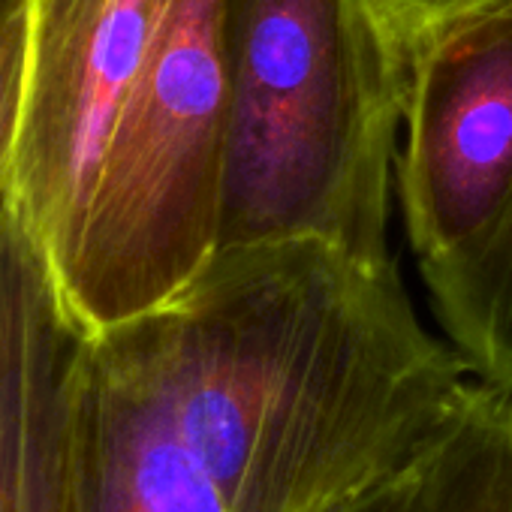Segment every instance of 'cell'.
I'll return each instance as SVG.
<instances>
[{
	"instance_id": "cell-13",
	"label": "cell",
	"mask_w": 512,
	"mask_h": 512,
	"mask_svg": "<svg viewBox=\"0 0 512 512\" xmlns=\"http://www.w3.org/2000/svg\"><path fill=\"white\" fill-rule=\"evenodd\" d=\"M386 4H389V7H395V0H386ZM392 13H395V10H392Z\"/></svg>"
},
{
	"instance_id": "cell-9",
	"label": "cell",
	"mask_w": 512,
	"mask_h": 512,
	"mask_svg": "<svg viewBox=\"0 0 512 512\" xmlns=\"http://www.w3.org/2000/svg\"><path fill=\"white\" fill-rule=\"evenodd\" d=\"M28 79V0L0 22V208L10 202Z\"/></svg>"
},
{
	"instance_id": "cell-10",
	"label": "cell",
	"mask_w": 512,
	"mask_h": 512,
	"mask_svg": "<svg viewBox=\"0 0 512 512\" xmlns=\"http://www.w3.org/2000/svg\"><path fill=\"white\" fill-rule=\"evenodd\" d=\"M410 479H413V464L404 470L386 476L383 482L365 488L362 494L332 506L329 512H407L410 503Z\"/></svg>"
},
{
	"instance_id": "cell-3",
	"label": "cell",
	"mask_w": 512,
	"mask_h": 512,
	"mask_svg": "<svg viewBox=\"0 0 512 512\" xmlns=\"http://www.w3.org/2000/svg\"><path fill=\"white\" fill-rule=\"evenodd\" d=\"M226 115V0H157L61 290L88 335L163 305L217 253Z\"/></svg>"
},
{
	"instance_id": "cell-5",
	"label": "cell",
	"mask_w": 512,
	"mask_h": 512,
	"mask_svg": "<svg viewBox=\"0 0 512 512\" xmlns=\"http://www.w3.org/2000/svg\"><path fill=\"white\" fill-rule=\"evenodd\" d=\"M157 0H28L10 208L67 287Z\"/></svg>"
},
{
	"instance_id": "cell-2",
	"label": "cell",
	"mask_w": 512,
	"mask_h": 512,
	"mask_svg": "<svg viewBox=\"0 0 512 512\" xmlns=\"http://www.w3.org/2000/svg\"><path fill=\"white\" fill-rule=\"evenodd\" d=\"M217 250L320 241L392 266L410 40L386 0H226Z\"/></svg>"
},
{
	"instance_id": "cell-4",
	"label": "cell",
	"mask_w": 512,
	"mask_h": 512,
	"mask_svg": "<svg viewBox=\"0 0 512 512\" xmlns=\"http://www.w3.org/2000/svg\"><path fill=\"white\" fill-rule=\"evenodd\" d=\"M407 40L395 172L428 278L470 256L512 205V0H476Z\"/></svg>"
},
{
	"instance_id": "cell-7",
	"label": "cell",
	"mask_w": 512,
	"mask_h": 512,
	"mask_svg": "<svg viewBox=\"0 0 512 512\" xmlns=\"http://www.w3.org/2000/svg\"><path fill=\"white\" fill-rule=\"evenodd\" d=\"M407 512H512V392L467 386L413 461Z\"/></svg>"
},
{
	"instance_id": "cell-8",
	"label": "cell",
	"mask_w": 512,
	"mask_h": 512,
	"mask_svg": "<svg viewBox=\"0 0 512 512\" xmlns=\"http://www.w3.org/2000/svg\"><path fill=\"white\" fill-rule=\"evenodd\" d=\"M425 287L470 374L512 392V205L470 256L428 275Z\"/></svg>"
},
{
	"instance_id": "cell-12",
	"label": "cell",
	"mask_w": 512,
	"mask_h": 512,
	"mask_svg": "<svg viewBox=\"0 0 512 512\" xmlns=\"http://www.w3.org/2000/svg\"><path fill=\"white\" fill-rule=\"evenodd\" d=\"M19 7H25V0H0V22H4L7 16H13Z\"/></svg>"
},
{
	"instance_id": "cell-1",
	"label": "cell",
	"mask_w": 512,
	"mask_h": 512,
	"mask_svg": "<svg viewBox=\"0 0 512 512\" xmlns=\"http://www.w3.org/2000/svg\"><path fill=\"white\" fill-rule=\"evenodd\" d=\"M470 377L395 263L320 241L217 250L88 335L76 512H329L413 464Z\"/></svg>"
},
{
	"instance_id": "cell-6",
	"label": "cell",
	"mask_w": 512,
	"mask_h": 512,
	"mask_svg": "<svg viewBox=\"0 0 512 512\" xmlns=\"http://www.w3.org/2000/svg\"><path fill=\"white\" fill-rule=\"evenodd\" d=\"M88 332L10 202L0 208V512H76Z\"/></svg>"
},
{
	"instance_id": "cell-11",
	"label": "cell",
	"mask_w": 512,
	"mask_h": 512,
	"mask_svg": "<svg viewBox=\"0 0 512 512\" xmlns=\"http://www.w3.org/2000/svg\"><path fill=\"white\" fill-rule=\"evenodd\" d=\"M476 4V0H395V19L401 22L404 34H416L419 28L455 13V10H464Z\"/></svg>"
}]
</instances>
